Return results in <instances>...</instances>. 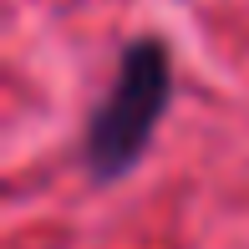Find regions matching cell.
Instances as JSON below:
<instances>
[{"label":"cell","instance_id":"obj_1","mask_svg":"<svg viewBox=\"0 0 249 249\" xmlns=\"http://www.w3.org/2000/svg\"><path fill=\"white\" fill-rule=\"evenodd\" d=\"M168 92H173V56H168L163 41L138 36L127 51H122L117 71H112L107 97L97 102V112L87 117V168H92L97 183H112L122 178L153 142V127L168 107Z\"/></svg>","mask_w":249,"mask_h":249}]
</instances>
